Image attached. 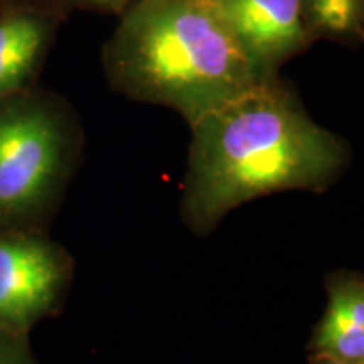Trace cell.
I'll return each instance as SVG.
<instances>
[{
	"mask_svg": "<svg viewBox=\"0 0 364 364\" xmlns=\"http://www.w3.org/2000/svg\"><path fill=\"white\" fill-rule=\"evenodd\" d=\"M191 130L182 206L198 233L260 196L324 189L346 161L343 140L317 125L275 78L206 113Z\"/></svg>",
	"mask_w": 364,
	"mask_h": 364,
	"instance_id": "obj_1",
	"label": "cell"
},
{
	"mask_svg": "<svg viewBox=\"0 0 364 364\" xmlns=\"http://www.w3.org/2000/svg\"><path fill=\"white\" fill-rule=\"evenodd\" d=\"M66 262L38 236L0 235V329L24 332L56 304Z\"/></svg>",
	"mask_w": 364,
	"mask_h": 364,
	"instance_id": "obj_4",
	"label": "cell"
},
{
	"mask_svg": "<svg viewBox=\"0 0 364 364\" xmlns=\"http://www.w3.org/2000/svg\"><path fill=\"white\" fill-rule=\"evenodd\" d=\"M48 24L38 14L12 12L0 19V98L26 83L39 63Z\"/></svg>",
	"mask_w": 364,
	"mask_h": 364,
	"instance_id": "obj_7",
	"label": "cell"
},
{
	"mask_svg": "<svg viewBox=\"0 0 364 364\" xmlns=\"http://www.w3.org/2000/svg\"><path fill=\"white\" fill-rule=\"evenodd\" d=\"M83 7L97 9L103 12H122L129 4V0H75Z\"/></svg>",
	"mask_w": 364,
	"mask_h": 364,
	"instance_id": "obj_10",
	"label": "cell"
},
{
	"mask_svg": "<svg viewBox=\"0 0 364 364\" xmlns=\"http://www.w3.org/2000/svg\"><path fill=\"white\" fill-rule=\"evenodd\" d=\"M314 344L318 354L364 364V282L339 279L331 284L329 304Z\"/></svg>",
	"mask_w": 364,
	"mask_h": 364,
	"instance_id": "obj_6",
	"label": "cell"
},
{
	"mask_svg": "<svg viewBox=\"0 0 364 364\" xmlns=\"http://www.w3.org/2000/svg\"><path fill=\"white\" fill-rule=\"evenodd\" d=\"M65 152V129L51 108L26 100L0 108V221L44 206L61 179Z\"/></svg>",
	"mask_w": 364,
	"mask_h": 364,
	"instance_id": "obj_3",
	"label": "cell"
},
{
	"mask_svg": "<svg viewBox=\"0 0 364 364\" xmlns=\"http://www.w3.org/2000/svg\"><path fill=\"white\" fill-rule=\"evenodd\" d=\"M105 66L127 97L189 125L273 78L204 0H136L108 41Z\"/></svg>",
	"mask_w": 364,
	"mask_h": 364,
	"instance_id": "obj_2",
	"label": "cell"
},
{
	"mask_svg": "<svg viewBox=\"0 0 364 364\" xmlns=\"http://www.w3.org/2000/svg\"><path fill=\"white\" fill-rule=\"evenodd\" d=\"M359 29L364 31V0H361V9H359Z\"/></svg>",
	"mask_w": 364,
	"mask_h": 364,
	"instance_id": "obj_12",
	"label": "cell"
},
{
	"mask_svg": "<svg viewBox=\"0 0 364 364\" xmlns=\"http://www.w3.org/2000/svg\"><path fill=\"white\" fill-rule=\"evenodd\" d=\"M317 364H354V363L343 361V359H338V358L327 356V354H321V359H318Z\"/></svg>",
	"mask_w": 364,
	"mask_h": 364,
	"instance_id": "obj_11",
	"label": "cell"
},
{
	"mask_svg": "<svg viewBox=\"0 0 364 364\" xmlns=\"http://www.w3.org/2000/svg\"><path fill=\"white\" fill-rule=\"evenodd\" d=\"M243 49L273 73L312 39L302 0H204Z\"/></svg>",
	"mask_w": 364,
	"mask_h": 364,
	"instance_id": "obj_5",
	"label": "cell"
},
{
	"mask_svg": "<svg viewBox=\"0 0 364 364\" xmlns=\"http://www.w3.org/2000/svg\"><path fill=\"white\" fill-rule=\"evenodd\" d=\"M21 332L0 329V364H31Z\"/></svg>",
	"mask_w": 364,
	"mask_h": 364,
	"instance_id": "obj_9",
	"label": "cell"
},
{
	"mask_svg": "<svg viewBox=\"0 0 364 364\" xmlns=\"http://www.w3.org/2000/svg\"><path fill=\"white\" fill-rule=\"evenodd\" d=\"M312 34L346 36L359 29L361 0H302Z\"/></svg>",
	"mask_w": 364,
	"mask_h": 364,
	"instance_id": "obj_8",
	"label": "cell"
}]
</instances>
